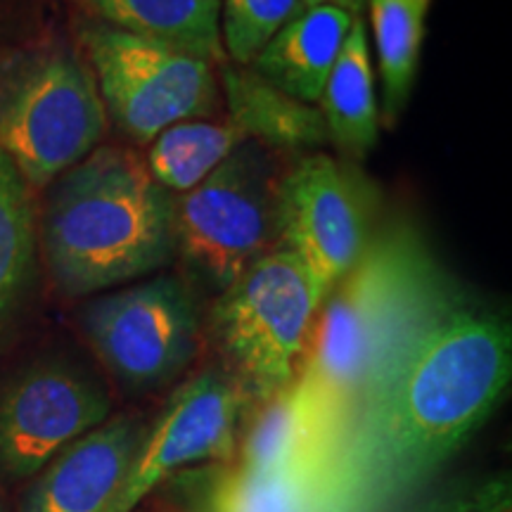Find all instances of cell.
Here are the masks:
<instances>
[{"label":"cell","mask_w":512,"mask_h":512,"mask_svg":"<svg viewBox=\"0 0 512 512\" xmlns=\"http://www.w3.org/2000/svg\"><path fill=\"white\" fill-rule=\"evenodd\" d=\"M508 320L456 292L403 335L332 446L325 479L337 512L413 501L503 399Z\"/></svg>","instance_id":"6da1fadb"},{"label":"cell","mask_w":512,"mask_h":512,"mask_svg":"<svg viewBox=\"0 0 512 512\" xmlns=\"http://www.w3.org/2000/svg\"><path fill=\"white\" fill-rule=\"evenodd\" d=\"M453 294L451 280L408 223L377 230L361 261L328 292L299 382L316 406L330 451L396 342Z\"/></svg>","instance_id":"7a4b0ae2"},{"label":"cell","mask_w":512,"mask_h":512,"mask_svg":"<svg viewBox=\"0 0 512 512\" xmlns=\"http://www.w3.org/2000/svg\"><path fill=\"white\" fill-rule=\"evenodd\" d=\"M50 185L41 240L64 297L133 283L176 256L174 195L131 150L95 147Z\"/></svg>","instance_id":"3957f363"},{"label":"cell","mask_w":512,"mask_h":512,"mask_svg":"<svg viewBox=\"0 0 512 512\" xmlns=\"http://www.w3.org/2000/svg\"><path fill=\"white\" fill-rule=\"evenodd\" d=\"M318 309L309 273L283 247L256 259L216 294L207 332L219 351V368L238 387L247 408L299 380Z\"/></svg>","instance_id":"277c9868"},{"label":"cell","mask_w":512,"mask_h":512,"mask_svg":"<svg viewBox=\"0 0 512 512\" xmlns=\"http://www.w3.org/2000/svg\"><path fill=\"white\" fill-rule=\"evenodd\" d=\"M95 79L64 43L0 53V152L31 188H46L98 147L105 133Z\"/></svg>","instance_id":"5b68a950"},{"label":"cell","mask_w":512,"mask_h":512,"mask_svg":"<svg viewBox=\"0 0 512 512\" xmlns=\"http://www.w3.org/2000/svg\"><path fill=\"white\" fill-rule=\"evenodd\" d=\"M105 117L128 140L150 145L164 128L216 112V64L169 43L88 17L76 24Z\"/></svg>","instance_id":"8992f818"},{"label":"cell","mask_w":512,"mask_h":512,"mask_svg":"<svg viewBox=\"0 0 512 512\" xmlns=\"http://www.w3.org/2000/svg\"><path fill=\"white\" fill-rule=\"evenodd\" d=\"M278 178L264 145L245 140L219 169L174 200L176 254L219 294L280 247Z\"/></svg>","instance_id":"52a82bcc"},{"label":"cell","mask_w":512,"mask_h":512,"mask_svg":"<svg viewBox=\"0 0 512 512\" xmlns=\"http://www.w3.org/2000/svg\"><path fill=\"white\" fill-rule=\"evenodd\" d=\"M79 323L102 366L131 394L174 384L200 351L195 292L176 275H152L95 297L79 311Z\"/></svg>","instance_id":"ba28073f"},{"label":"cell","mask_w":512,"mask_h":512,"mask_svg":"<svg viewBox=\"0 0 512 512\" xmlns=\"http://www.w3.org/2000/svg\"><path fill=\"white\" fill-rule=\"evenodd\" d=\"M280 247L302 261L323 304L373 240L370 185L347 164L311 155L278 178Z\"/></svg>","instance_id":"9c48e42d"},{"label":"cell","mask_w":512,"mask_h":512,"mask_svg":"<svg viewBox=\"0 0 512 512\" xmlns=\"http://www.w3.org/2000/svg\"><path fill=\"white\" fill-rule=\"evenodd\" d=\"M112 415V396L76 363H31L0 387V475L27 482Z\"/></svg>","instance_id":"30bf717a"},{"label":"cell","mask_w":512,"mask_h":512,"mask_svg":"<svg viewBox=\"0 0 512 512\" xmlns=\"http://www.w3.org/2000/svg\"><path fill=\"white\" fill-rule=\"evenodd\" d=\"M247 403L221 368H207L169 396L150 420L140 453L110 512H133L178 472L233 463Z\"/></svg>","instance_id":"8fae6325"},{"label":"cell","mask_w":512,"mask_h":512,"mask_svg":"<svg viewBox=\"0 0 512 512\" xmlns=\"http://www.w3.org/2000/svg\"><path fill=\"white\" fill-rule=\"evenodd\" d=\"M150 418L110 415L31 477L19 512H110L143 446Z\"/></svg>","instance_id":"7c38bea8"},{"label":"cell","mask_w":512,"mask_h":512,"mask_svg":"<svg viewBox=\"0 0 512 512\" xmlns=\"http://www.w3.org/2000/svg\"><path fill=\"white\" fill-rule=\"evenodd\" d=\"M171 512H337L325 465L247 472L235 463L190 467L164 482Z\"/></svg>","instance_id":"4fadbf2b"},{"label":"cell","mask_w":512,"mask_h":512,"mask_svg":"<svg viewBox=\"0 0 512 512\" xmlns=\"http://www.w3.org/2000/svg\"><path fill=\"white\" fill-rule=\"evenodd\" d=\"M351 24L349 12L330 5L299 10L247 67L292 98L316 105Z\"/></svg>","instance_id":"5bb4252c"},{"label":"cell","mask_w":512,"mask_h":512,"mask_svg":"<svg viewBox=\"0 0 512 512\" xmlns=\"http://www.w3.org/2000/svg\"><path fill=\"white\" fill-rule=\"evenodd\" d=\"M219 91L228 124L245 140L280 150H316L330 145V133L316 105L292 98L252 67L219 64Z\"/></svg>","instance_id":"9a60e30c"},{"label":"cell","mask_w":512,"mask_h":512,"mask_svg":"<svg viewBox=\"0 0 512 512\" xmlns=\"http://www.w3.org/2000/svg\"><path fill=\"white\" fill-rule=\"evenodd\" d=\"M328 451L323 422L309 392L297 380L254 408L233 463L247 472L271 475L302 465L328 467Z\"/></svg>","instance_id":"2e32d148"},{"label":"cell","mask_w":512,"mask_h":512,"mask_svg":"<svg viewBox=\"0 0 512 512\" xmlns=\"http://www.w3.org/2000/svg\"><path fill=\"white\" fill-rule=\"evenodd\" d=\"M318 110L332 145L349 157H366L373 150L380 133V110L375 100L368 31L361 17H354L347 41L325 81Z\"/></svg>","instance_id":"e0dca14e"},{"label":"cell","mask_w":512,"mask_h":512,"mask_svg":"<svg viewBox=\"0 0 512 512\" xmlns=\"http://www.w3.org/2000/svg\"><path fill=\"white\" fill-rule=\"evenodd\" d=\"M93 19L221 64V0H74Z\"/></svg>","instance_id":"ac0fdd59"},{"label":"cell","mask_w":512,"mask_h":512,"mask_svg":"<svg viewBox=\"0 0 512 512\" xmlns=\"http://www.w3.org/2000/svg\"><path fill=\"white\" fill-rule=\"evenodd\" d=\"M245 138L228 121L185 119L164 128L147 150V171L171 195L197 188Z\"/></svg>","instance_id":"d6986e66"},{"label":"cell","mask_w":512,"mask_h":512,"mask_svg":"<svg viewBox=\"0 0 512 512\" xmlns=\"http://www.w3.org/2000/svg\"><path fill=\"white\" fill-rule=\"evenodd\" d=\"M432 0H368L382 76V114L394 124L411 98L425 15Z\"/></svg>","instance_id":"ffe728a7"},{"label":"cell","mask_w":512,"mask_h":512,"mask_svg":"<svg viewBox=\"0 0 512 512\" xmlns=\"http://www.w3.org/2000/svg\"><path fill=\"white\" fill-rule=\"evenodd\" d=\"M36 264V207L31 185L0 152V328L31 283Z\"/></svg>","instance_id":"44dd1931"},{"label":"cell","mask_w":512,"mask_h":512,"mask_svg":"<svg viewBox=\"0 0 512 512\" xmlns=\"http://www.w3.org/2000/svg\"><path fill=\"white\" fill-rule=\"evenodd\" d=\"M299 10V0H221L223 53L247 67Z\"/></svg>","instance_id":"7402d4cb"},{"label":"cell","mask_w":512,"mask_h":512,"mask_svg":"<svg viewBox=\"0 0 512 512\" xmlns=\"http://www.w3.org/2000/svg\"><path fill=\"white\" fill-rule=\"evenodd\" d=\"M389 512H512V489L508 475L467 479L427 498L399 505Z\"/></svg>","instance_id":"603a6c76"},{"label":"cell","mask_w":512,"mask_h":512,"mask_svg":"<svg viewBox=\"0 0 512 512\" xmlns=\"http://www.w3.org/2000/svg\"><path fill=\"white\" fill-rule=\"evenodd\" d=\"M304 8H320V5H330V8H339L349 12L351 17H361V12L368 8V0H299Z\"/></svg>","instance_id":"cb8c5ba5"},{"label":"cell","mask_w":512,"mask_h":512,"mask_svg":"<svg viewBox=\"0 0 512 512\" xmlns=\"http://www.w3.org/2000/svg\"><path fill=\"white\" fill-rule=\"evenodd\" d=\"M0 512H5V508H3V501H0Z\"/></svg>","instance_id":"d4e9b609"}]
</instances>
